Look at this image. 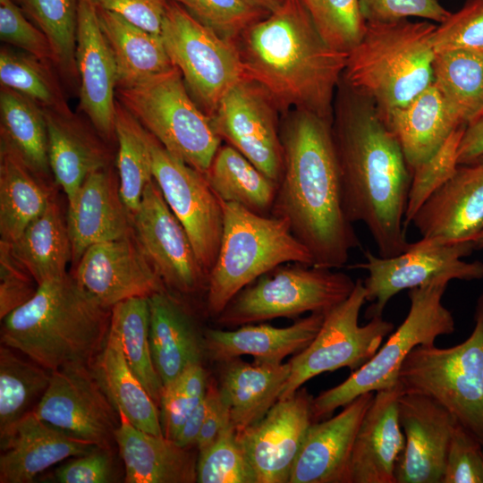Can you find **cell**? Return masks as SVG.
Instances as JSON below:
<instances>
[{
    "label": "cell",
    "mask_w": 483,
    "mask_h": 483,
    "mask_svg": "<svg viewBox=\"0 0 483 483\" xmlns=\"http://www.w3.org/2000/svg\"><path fill=\"white\" fill-rule=\"evenodd\" d=\"M432 45L435 54L451 50L483 52V0H467L436 25Z\"/></svg>",
    "instance_id": "obj_50"
},
{
    "label": "cell",
    "mask_w": 483,
    "mask_h": 483,
    "mask_svg": "<svg viewBox=\"0 0 483 483\" xmlns=\"http://www.w3.org/2000/svg\"><path fill=\"white\" fill-rule=\"evenodd\" d=\"M433 85L459 121L466 124L483 107V52L436 53Z\"/></svg>",
    "instance_id": "obj_39"
},
{
    "label": "cell",
    "mask_w": 483,
    "mask_h": 483,
    "mask_svg": "<svg viewBox=\"0 0 483 483\" xmlns=\"http://www.w3.org/2000/svg\"><path fill=\"white\" fill-rule=\"evenodd\" d=\"M325 41L334 49L348 53L361 39L366 21L360 0H303Z\"/></svg>",
    "instance_id": "obj_46"
},
{
    "label": "cell",
    "mask_w": 483,
    "mask_h": 483,
    "mask_svg": "<svg viewBox=\"0 0 483 483\" xmlns=\"http://www.w3.org/2000/svg\"><path fill=\"white\" fill-rule=\"evenodd\" d=\"M397 384L375 392L358 429L350 465L351 483H396L394 469L404 449Z\"/></svg>",
    "instance_id": "obj_25"
},
{
    "label": "cell",
    "mask_w": 483,
    "mask_h": 483,
    "mask_svg": "<svg viewBox=\"0 0 483 483\" xmlns=\"http://www.w3.org/2000/svg\"><path fill=\"white\" fill-rule=\"evenodd\" d=\"M66 223L74 264L89 247L133 233L132 217L122 199L119 181L109 167L86 177L68 201Z\"/></svg>",
    "instance_id": "obj_24"
},
{
    "label": "cell",
    "mask_w": 483,
    "mask_h": 483,
    "mask_svg": "<svg viewBox=\"0 0 483 483\" xmlns=\"http://www.w3.org/2000/svg\"><path fill=\"white\" fill-rule=\"evenodd\" d=\"M97 8L113 12L129 22L160 35L169 0H92Z\"/></svg>",
    "instance_id": "obj_56"
},
{
    "label": "cell",
    "mask_w": 483,
    "mask_h": 483,
    "mask_svg": "<svg viewBox=\"0 0 483 483\" xmlns=\"http://www.w3.org/2000/svg\"><path fill=\"white\" fill-rule=\"evenodd\" d=\"M214 381L208 382L205 397L185 420L174 441L182 447L196 445L197 439L213 398Z\"/></svg>",
    "instance_id": "obj_59"
},
{
    "label": "cell",
    "mask_w": 483,
    "mask_h": 483,
    "mask_svg": "<svg viewBox=\"0 0 483 483\" xmlns=\"http://www.w3.org/2000/svg\"><path fill=\"white\" fill-rule=\"evenodd\" d=\"M355 283L331 268L279 266L240 291L216 320L234 327L307 312L325 314L349 297Z\"/></svg>",
    "instance_id": "obj_10"
},
{
    "label": "cell",
    "mask_w": 483,
    "mask_h": 483,
    "mask_svg": "<svg viewBox=\"0 0 483 483\" xmlns=\"http://www.w3.org/2000/svg\"><path fill=\"white\" fill-rule=\"evenodd\" d=\"M1 141L7 144L36 174L51 171L47 127L43 108L10 88L0 89Z\"/></svg>",
    "instance_id": "obj_37"
},
{
    "label": "cell",
    "mask_w": 483,
    "mask_h": 483,
    "mask_svg": "<svg viewBox=\"0 0 483 483\" xmlns=\"http://www.w3.org/2000/svg\"><path fill=\"white\" fill-rule=\"evenodd\" d=\"M47 36L54 64L69 81H78L76 33L79 0H13Z\"/></svg>",
    "instance_id": "obj_43"
},
{
    "label": "cell",
    "mask_w": 483,
    "mask_h": 483,
    "mask_svg": "<svg viewBox=\"0 0 483 483\" xmlns=\"http://www.w3.org/2000/svg\"><path fill=\"white\" fill-rule=\"evenodd\" d=\"M97 12L114 58L117 87L134 85L174 67L160 35L148 32L113 12L99 8Z\"/></svg>",
    "instance_id": "obj_34"
},
{
    "label": "cell",
    "mask_w": 483,
    "mask_h": 483,
    "mask_svg": "<svg viewBox=\"0 0 483 483\" xmlns=\"http://www.w3.org/2000/svg\"><path fill=\"white\" fill-rule=\"evenodd\" d=\"M436 27L425 20L367 22L347 53L343 82L371 99L381 114L404 106L433 83Z\"/></svg>",
    "instance_id": "obj_5"
},
{
    "label": "cell",
    "mask_w": 483,
    "mask_h": 483,
    "mask_svg": "<svg viewBox=\"0 0 483 483\" xmlns=\"http://www.w3.org/2000/svg\"><path fill=\"white\" fill-rule=\"evenodd\" d=\"M115 96L169 153L207 173L221 138L175 66L134 85L117 87Z\"/></svg>",
    "instance_id": "obj_9"
},
{
    "label": "cell",
    "mask_w": 483,
    "mask_h": 483,
    "mask_svg": "<svg viewBox=\"0 0 483 483\" xmlns=\"http://www.w3.org/2000/svg\"><path fill=\"white\" fill-rule=\"evenodd\" d=\"M293 111L280 126L283 168L270 215L287 221L314 267L340 268L360 242L344 210L332 121Z\"/></svg>",
    "instance_id": "obj_2"
},
{
    "label": "cell",
    "mask_w": 483,
    "mask_h": 483,
    "mask_svg": "<svg viewBox=\"0 0 483 483\" xmlns=\"http://www.w3.org/2000/svg\"><path fill=\"white\" fill-rule=\"evenodd\" d=\"M2 320L1 343L49 370L90 366L110 326L111 309L96 302L70 274L48 280Z\"/></svg>",
    "instance_id": "obj_4"
},
{
    "label": "cell",
    "mask_w": 483,
    "mask_h": 483,
    "mask_svg": "<svg viewBox=\"0 0 483 483\" xmlns=\"http://www.w3.org/2000/svg\"><path fill=\"white\" fill-rule=\"evenodd\" d=\"M205 176L220 199L271 214L277 183L233 146L220 145Z\"/></svg>",
    "instance_id": "obj_38"
},
{
    "label": "cell",
    "mask_w": 483,
    "mask_h": 483,
    "mask_svg": "<svg viewBox=\"0 0 483 483\" xmlns=\"http://www.w3.org/2000/svg\"><path fill=\"white\" fill-rule=\"evenodd\" d=\"M234 42L248 78L261 85L277 107L333 121L335 91L347 54L325 41L303 0H284Z\"/></svg>",
    "instance_id": "obj_3"
},
{
    "label": "cell",
    "mask_w": 483,
    "mask_h": 483,
    "mask_svg": "<svg viewBox=\"0 0 483 483\" xmlns=\"http://www.w3.org/2000/svg\"><path fill=\"white\" fill-rule=\"evenodd\" d=\"M75 59L80 106L99 136L110 140L115 136L117 72L92 0H79Z\"/></svg>",
    "instance_id": "obj_21"
},
{
    "label": "cell",
    "mask_w": 483,
    "mask_h": 483,
    "mask_svg": "<svg viewBox=\"0 0 483 483\" xmlns=\"http://www.w3.org/2000/svg\"><path fill=\"white\" fill-rule=\"evenodd\" d=\"M33 411L68 436L105 449L111 448L119 424L117 411L87 365L52 370Z\"/></svg>",
    "instance_id": "obj_15"
},
{
    "label": "cell",
    "mask_w": 483,
    "mask_h": 483,
    "mask_svg": "<svg viewBox=\"0 0 483 483\" xmlns=\"http://www.w3.org/2000/svg\"><path fill=\"white\" fill-rule=\"evenodd\" d=\"M475 250L473 241L441 242L421 238L411 242L402 253L381 257L365 252L366 261L351 267L368 271L363 281L367 301L366 318L382 316L392 297L398 292L423 285L433 279L474 281L483 278V262H468L464 257Z\"/></svg>",
    "instance_id": "obj_13"
},
{
    "label": "cell",
    "mask_w": 483,
    "mask_h": 483,
    "mask_svg": "<svg viewBox=\"0 0 483 483\" xmlns=\"http://www.w3.org/2000/svg\"><path fill=\"white\" fill-rule=\"evenodd\" d=\"M1 86L30 97L41 107L72 112L49 63L21 50L3 47L0 51Z\"/></svg>",
    "instance_id": "obj_44"
},
{
    "label": "cell",
    "mask_w": 483,
    "mask_h": 483,
    "mask_svg": "<svg viewBox=\"0 0 483 483\" xmlns=\"http://www.w3.org/2000/svg\"><path fill=\"white\" fill-rule=\"evenodd\" d=\"M153 179L194 249L208 276L223 233V208L205 174L169 153L148 132Z\"/></svg>",
    "instance_id": "obj_14"
},
{
    "label": "cell",
    "mask_w": 483,
    "mask_h": 483,
    "mask_svg": "<svg viewBox=\"0 0 483 483\" xmlns=\"http://www.w3.org/2000/svg\"><path fill=\"white\" fill-rule=\"evenodd\" d=\"M148 297H136L111 309L110 326L117 333L128 366L159 408L163 383L156 370L149 343Z\"/></svg>",
    "instance_id": "obj_40"
},
{
    "label": "cell",
    "mask_w": 483,
    "mask_h": 483,
    "mask_svg": "<svg viewBox=\"0 0 483 483\" xmlns=\"http://www.w3.org/2000/svg\"><path fill=\"white\" fill-rule=\"evenodd\" d=\"M250 5L271 13L277 10L284 3V0H244Z\"/></svg>",
    "instance_id": "obj_60"
},
{
    "label": "cell",
    "mask_w": 483,
    "mask_h": 483,
    "mask_svg": "<svg viewBox=\"0 0 483 483\" xmlns=\"http://www.w3.org/2000/svg\"><path fill=\"white\" fill-rule=\"evenodd\" d=\"M442 483H483V445L456 423Z\"/></svg>",
    "instance_id": "obj_52"
},
{
    "label": "cell",
    "mask_w": 483,
    "mask_h": 483,
    "mask_svg": "<svg viewBox=\"0 0 483 483\" xmlns=\"http://www.w3.org/2000/svg\"><path fill=\"white\" fill-rule=\"evenodd\" d=\"M222 38L235 41L243 31L269 13L244 0H169Z\"/></svg>",
    "instance_id": "obj_49"
},
{
    "label": "cell",
    "mask_w": 483,
    "mask_h": 483,
    "mask_svg": "<svg viewBox=\"0 0 483 483\" xmlns=\"http://www.w3.org/2000/svg\"><path fill=\"white\" fill-rule=\"evenodd\" d=\"M14 257L31 274L38 285L67 274L72 244L66 218L55 198L13 242Z\"/></svg>",
    "instance_id": "obj_36"
},
{
    "label": "cell",
    "mask_w": 483,
    "mask_h": 483,
    "mask_svg": "<svg viewBox=\"0 0 483 483\" xmlns=\"http://www.w3.org/2000/svg\"><path fill=\"white\" fill-rule=\"evenodd\" d=\"M38 284L14 257L10 243L0 242V318L29 301Z\"/></svg>",
    "instance_id": "obj_53"
},
{
    "label": "cell",
    "mask_w": 483,
    "mask_h": 483,
    "mask_svg": "<svg viewBox=\"0 0 483 483\" xmlns=\"http://www.w3.org/2000/svg\"><path fill=\"white\" fill-rule=\"evenodd\" d=\"M221 364L217 385L238 434L258 422L278 401L291 367L289 362L249 363L240 358Z\"/></svg>",
    "instance_id": "obj_32"
},
{
    "label": "cell",
    "mask_w": 483,
    "mask_h": 483,
    "mask_svg": "<svg viewBox=\"0 0 483 483\" xmlns=\"http://www.w3.org/2000/svg\"><path fill=\"white\" fill-rule=\"evenodd\" d=\"M325 314L310 313L285 327L248 324L233 330L208 328L204 332L206 354L219 363L242 355H251L258 363H283L311 343Z\"/></svg>",
    "instance_id": "obj_27"
},
{
    "label": "cell",
    "mask_w": 483,
    "mask_h": 483,
    "mask_svg": "<svg viewBox=\"0 0 483 483\" xmlns=\"http://www.w3.org/2000/svg\"><path fill=\"white\" fill-rule=\"evenodd\" d=\"M0 38L3 42L40 60L55 61L47 36L26 17L13 0H0Z\"/></svg>",
    "instance_id": "obj_51"
},
{
    "label": "cell",
    "mask_w": 483,
    "mask_h": 483,
    "mask_svg": "<svg viewBox=\"0 0 483 483\" xmlns=\"http://www.w3.org/2000/svg\"><path fill=\"white\" fill-rule=\"evenodd\" d=\"M72 276L88 295L107 309L165 290L134 233L89 247Z\"/></svg>",
    "instance_id": "obj_18"
},
{
    "label": "cell",
    "mask_w": 483,
    "mask_h": 483,
    "mask_svg": "<svg viewBox=\"0 0 483 483\" xmlns=\"http://www.w3.org/2000/svg\"><path fill=\"white\" fill-rule=\"evenodd\" d=\"M114 134L118 141V181L122 199L131 217L144 190L153 180L148 131L115 100Z\"/></svg>",
    "instance_id": "obj_41"
},
{
    "label": "cell",
    "mask_w": 483,
    "mask_h": 483,
    "mask_svg": "<svg viewBox=\"0 0 483 483\" xmlns=\"http://www.w3.org/2000/svg\"><path fill=\"white\" fill-rule=\"evenodd\" d=\"M423 239L473 241L483 232V161L459 165L411 220Z\"/></svg>",
    "instance_id": "obj_23"
},
{
    "label": "cell",
    "mask_w": 483,
    "mask_h": 483,
    "mask_svg": "<svg viewBox=\"0 0 483 483\" xmlns=\"http://www.w3.org/2000/svg\"><path fill=\"white\" fill-rule=\"evenodd\" d=\"M15 351L0 347V432L32 411L30 408L41 399L51 378V370Z\"/></svg>",
    "instance_id": "obj_42"
},
{
    "label": "cell",
    "mask_w": 483,
    "mask_h": 483,
    "mask_svg": "<svg viewBox=\"0 0 483 483\" xmlns=\"http://www.w3.org/2000/svg\"><path fill=\"white\" fill-rule=\"evenodd\" d=\"M312 395L301 387L278 400L257 423L236 434L258 483H288L312 417Z\"/></svg>",
    "instance_id": "obj_19"
},
{
    "label": "cell",
    "mask_w": 483,
    "mask_h": 483,
    "mask_svg": "<svg viewBox=\"0 0 483 483\" xmlns=\"http://www.w3.org/2000/svg\"><path fill=\"white\" fill-rule=\"evenodd\" d=\"M208 385L202 364H195L164 386L159 404L164 436L175 439L185 420L205 397Z\"/></svg>",
    "instance_id": "obj_48"
},
{
    "label": "cell",
    "mask_w": 483,
    "mask_h": 483,
    "mask_svg": "<svg viewBox=\"0 0 483 483\" xmlns=\"http://www.w3.org/2000/svg\"><path fill=\"white\" fill-rule=\"evenodd\" d=\"M89 368L117 412L123 413L137 428L164 436L159 408L128 366L121 340L111 326Z\"/></svg>",
    "instance_id": "obj_33"
},
{
    "label": "cell",
    "mask_w": 483,
    "mask_h": 483,
    "mask_svg": "<svg viewBox=\"0 0 483 483\" xmlns=\"http://www.w3.org/2000/svg\"><path fill=\"white\" fill-rule=\"evenodd\" d=\"M405 445L394 469L396 483H442L454 417L432 397L404 391L398 402Z\"/></svg>",
    "instance_id": "obj_20"
},
{
    "label": "cell",
    "mask_w": 483,
    "mask_h": 483,
    "mask_svg": "<svg viewBox=\"0 0 483 483\" xmlns=\"http://www.w3.org/2000/svg\"><path fill=\"white\" fill-rule=\"evenodd\" d=\"M110 449L97 447L76 456L55 470L60 483H107L113 481V463Z\"/></svg>",
    "instance_id": "obj_55"
},
{
    "label": "cell",
    "mask_w": 483,
    "mask_h": 483,
    "mask_svg": "<svg viewBox=\"0 0 483 483\" xmlns=\"http://www.w3.org/2000/svg\"><path fill=\"white\" fill-rule=\"evenodd\" d=\"M132 226L139 244L165 287L190 294L203 284L207 286L208 274L154 179L144 190L132 216Z\"/></svg>",
    "instance_id": "obj_17"
},
{
    "label": "cell",
    "mask_w": 483,
    "mask_h": 483,
    "mask_svg": "<svg viewBox=\"0 0 483 483\" xmlns=\"http://www.w3.org/2000/svg\"><path fill=\"white\" fill-rule=\"evenodd\" d=\"M42 108L47 127L50 169L67 201H71L90 173L109 166L110 153L72 112Z\"/></svg>",
    "instance_id": "obj_30"
},
{
    "label": "cell",
    "mask_w": 483,
    "mask_h": 483,
    "mask_svg": "<svg viewBox=\"0 0 483 483\" xmlns=\"http://www.w3.org/2000/svg\"><path fill=\"white\" fill-rule=\"evenodd\" d=\"M366 301L363 281L357 279L349 297L325 314L311 343L288 361L290 375L278 400L293 395L318 375L341 368L356 370L375 355L394 326L382 316L360 326V312Z\"/></svg>",
    "instance_id": "obj_12"
},
{
    "label": "cell",
    "mask_w": 483,
    "mask_h": 483,
    "mask_svg": "<svg viewBox=\"0 0 483 483\" xmlns=\"http://www.w3.org/2000/svg\"><path fill=\"white\" fill-rule=\"evenodd\" d=\"M374 395L362 394L338 414L309 426L288 483H351L354 440Z\"/></svg>",
    "instance_id": "obj_22"
},
{
    "label": "cell",
    "mask_w": 483,
    "mask_h": 483,
    "mask_svg": "<svg viewBox=\"0 0 483 483\" xmlns=\"http://www.w3.org/2000/svg\"><path fill=\"white\" fill-rule=\"evenodd\" d=\"M44 179L31 171L4 142L0 149V234L12 242L53 199Z\"/></svg>",
    "instance_id": "obj_35"
},
{
    "label": "cell",
    "mask_w": 483,
    "mask_h": 483,
    "mask_svg": "<svg viewBox=\"0 0 483 483\" xmlns=\"http://www.w3.org/2000/svg\"><path fill=\"white\" fill-rule=\"evenodd\" d=\"M476 161H483V157H479V158L478 160H476ZM476 161H475V162H476ZM473 163H474V162H473Z\"/></svg>",
    "instance_id": "obj_62"
},
{
    "label": "cell",
    "mask_w": 483,
    "mask_h": 483,
    "mask_svg": "<svg viewBox=\"0 0 483 483\" xmlns=\"http://www.w3.org/2000/svg\"><path fill=\"white\" fill-rule=\"evenodd\" d=\"M276 107L261 85L245 78L226 92L210 118L221 140L278 183L283 147Z\"/></svg>",
    "instance_id": "obj_16"
},
{
    "label": "cell",
    "mask_w": 483,
    "mask_h": 483,
    "mask_svg": "<svg viewBox=\"0 0 483 483\" xmlns=\"http://www.w3.org/2000/svg\"><path fill=\"white\" fill-rule=\"evenodd\" d=\"M199 483H258L233 424L225 427L209 445L199 451Z\"/></svg>",
    "instance_id": "obj_45"
},
{
    "label": "cell",
    "mask_w": 483,
    "mask_h": 483,
    "mask_svg": "<svg viewBox=\"0 0 483 483\" xmlns=\"http://www.w3.org/2000/svg\"><path fill=\"white\" fill-rule=\"evenodd\" d=\"M450 281L438 277L409 290L411 306L401 326L368 362L341 384L313 397V421L331 417L362 394L397 384L400 368L415 347L435 344L437 337L454 332L453 314L442 301Z\"/></svg>",
    "instance_id": "obj_8"
},
{
    "label": "cell",
    "mask_w": 483,
    "mask_h": 483,
    "mask_svg": "<svg viewBox=\"0 0 483 483\" xmlns=\"http://www.w3.org/2000/svg\"><path fill=\"white\" fill-rule=\"evenodd\" d=\"M0 482L29 483L52 465L98 446L72 438L32 411L0 432Z\"/></svg>",
    "instance_id": "obj_26"
},
{
    "label": "cell",
    "mask_w": 483,
    "mask_h": 483,
    "mask_svg": "<svg viewBox=\"0 0 483 483\" xmlns=\"http://www.w3.org/2000/svg\"><path fill=\"white\" fill-rule=\"evenodd\" d=\"M332 131L343 206L351 223H362L381 257L405 251L404 215L411 172L402 149L375 103L343 83Z\"/></svg>",
    "instance_id": "obj_1"
},
{
    "label": "cell",
    "mask_w": 483,
    "mask_h": 483,
    "mask_svg": "<svg viewBox=\"0 0 483 483\" xmlns=\"http://www.w3.org/2000/svg\"><path fill=\"white\" fill-rule=\"evenodd\" d=\"M474 247L475 250H482L483 249V232L479 233L474 240Z\"/></svg>",
    "instance_id": "obj_61"
},
{
    "label": "cell",
    "mask_w": 483,
    "mask_h": 483,
    "mask_svg": "<svg viewBox=\"0 0 483 483\" xmlns=\"http://www.w3.org/2000/svg\"><path fill=\"white\" fill-rule=\"evenodd\" d=\"M367 22H391L419 18L441 23L451 14L437 0H360Z\"/></svg>",
    "instance_id": "obj_54"
},
{
    "label": "cell",
    "mask_w": 483,
    "mask_h": 483,
    "mask_svg": "<svg viewBox=\"0 0 483 483\" xmlns=\"http://www.w3.org/2000/svg\"><path fill=\"white\" fill-rule=\"evenodd\" d=\"M149 343L156 370L166 386L187 368L202 364L204 334L183 305L166 290L148 297Z\"/></svg>",
    "instance_id": "obj_29"
},
{
    "label": "cell",
    "mask_w": 483,
    "mask_h": 483,
    "mask_svg": "<svg viewBox=\"0 0 483 483\" xmlns=\"http://www.w3.org/2000/svg\"><path fill=\"white\" fill-rule=\"evenodd\" d=\"M160 37L190 94L209 116L226 92L248 78L235 42L200 23L175 2L167 4Z\"/></svg>",
    "instance_id": "obj_11"
},
{
    "label": "cell",
    "mask_w": 483,
    "mask_h": 483,
    "mask_svg": "<svg viewBox=\"0 0 483 483\" xmlns=\"http://www.w3.org/2000/svg\"><path fill=\"white\" fill-rule=\"evenodd\" d=\"M482 108H483V107H482ZM482 108H481V109H482Z\"/></svg>",
    "instance_id": "obj_63"
},
{
    "label": "cell",
    "mask_w": 483,
    "mask_h": 483,
    "mask_svg": "<svg viewBox=\"0 0 483 483\" xmlns=\"http://www.w3.org/2000/svg\"><path fill=\"white\" fill-rule=\"evenodd\" d=\"M473 319L471 334L459 344L415 347L400 368L398 382L404 391L437 401L483 445V292Z\"/></svg>",
    "instance_id": "obj_7"
},
{
    "label": "cell",
    "mask_w": 483,
    "mask_h": 483,
    "mask_svg": "<svg viewBox=\"0 0 483 483\" xmlns=\"http://www.w3.org/2000/svg\"><path fill=\"white\" fill-rule=\"evenodd\" d=\"M381 115L396 137L411 172L430 158L463 124L433 83L404 106Z\"/></svg>",
    "instance_id": "obj_31"
},
{
    "label": "cell",
    "mask_w": 483,
    "mask_h": 483,
    "mask_svg": "<svg viewBox=\"0 0 483 483\" xmlns=\"http://www.w3.org/2000/svg\"><path fill=\"white\" fill-rule=\"evenodd\" d=\"M220 200L223 233L207 284V309L215 318L240 291L282 264L313 266L285 219Z\"/></svg>",
    "instance_id": "obj_6"
},
{
    "label": "cell",
    "mask_w": 483,
    "mask_h": 483,
    "mask_svg": "<svg viewBox=\"0 0 483 483\" xmlns=\"http://www.w3.org/2000/svg\"><path fill=\"white\" fill-rule=\"evenodd\" d=\"M114 442L125 468L126 483L197 482V459L174 440L134 427L118 411Z\"/></svg>",
    "instance_id": "obj_28"
},
{
    "label": "cell",
    "mask_w": 483,
    "mask_h": 483,
    "mask_svg": "<svg viewBox=\"0 0 483 483\" xmlns=\"http://www.w3.org/2000/svg\"><path fill=\"white\" fill-rule=\"evenodd\" d=\"M231 423L229 406L223 399L218 385L214 382L211 406L208 411L196 443L198 451L204 449L215 441L223 429Z\"/></svg>",
    "instance_id": "obj_57"
},
{
    "label": "cell",
    "mask_w": 483,
    "mask_h": 483,
    "mask_svg": "<svg viewBox=\"0 0 483 483\" xmlns=\"http://www.w3.org/2000/svg\"><path fill=\"white\" fill-rule=\"evenodd\" d=\"M483 157V108L469 120L459 146V165H469Z\"/></svg>",
    "instance_id": "obj_58"
},
{
    "label": "cell",
    "mask_w": 483,
    "mask_h": 483,
    "mask_svg": "<svg viewBox=\"0 0 483 483\" xmlns=\"http://www.w3.org/2000/svg\"><path fill=\"white\" fill-rule=\"evenodd\" d=\"M464 128L465 124L456 128L430 158L411 171V182L404 215L405 227L411 223L417 211L428 197L457 170L459 146Z\"/></svg>",
    "instance_id": "obj_47"
}]
</instances>
